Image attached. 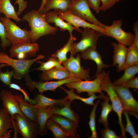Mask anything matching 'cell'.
<instances>
[{
	"instance_id": "d590c367",
	"label": "cell",
	"mask_w": 138,
	"mask_h": 138,
	"mask_svg": "<svg viewBox=\"0 0 138 138\" xmlns=\"http://www.w3.org/2000/svg\"><path fill=\"white\" fill-rule=\"evenodd\" d=\"M123 113L125 117L126 121V126L124 129L125 132H128L133 138H138V135L136 132L133 124L130 119L128 113L124 111H123Z\"/></svg>"
},
{
	"instance_id": "83f0119b",
	"label": "cell",
	"mask_w": 138,
	"mask_h": 138,
	"mask_svg": "<svg viewBox=\"0 0 138 138\" xmlns=\"http://www.w3.org/2000/svg\"><path fill=\"white\" fill-rule=\"evenodd\" d=\"M102 98L104 100L101 103L102 110L98 121L99 123L102 124L105 127H107L109 126L108 120V115L113 110L111 104L109 103L110 100L107 94L106 96L104 95Z\"/></svg>"
},
{
	"instance_id": "7bdbcfd3",
	"label": "cell",
	"mask_w": 138,
	"mask_h": 138,
	"mask_svg": "<svg viewBox=\"0 0 138 138\" xmlns=\"http://www.w3.org/2000/svg\"><path fill=\"white\" fill-rule=\"evenodd\" d=\"M27 1L24 0H16L14 5L18 4L19 9L16 12L18 16H19L22 12L26 8L27 4Z\"/></svg>"
},
{
	"instance_id": "60d3db41",
	"label": "cell",
	"mask_w": 138,
	"mask_h": 138,
	"mask_svg": "<svg viewBox=\"0 0 138 138\" xmlns=\"http://www.w3.org/2000/svg\"><path fill=\"white\" fill-rule=\"evenodd\" d=\"M88 4L90 7L91 8L97 13H99L100 11V4L101 0H87Z\"/></svg>"
},
{
	"instance_id": "ba28073f",
	"label": "cell",
	"mask_w": 138,
	"mask_h": 138,
	"mask_svg": "<svg viewBox=\"0 0 138 138\" xmlns=\"http://www.w3.org/2000/svg\"><path fill=\"white\" fill-rule=\"evenodd\" d=\"M122 25L123 21L121 19L113 20L111 25H105L104 28L105 35L114 38L118 43L129 47L133 43L134 34L124 31L121 28Z\"/></svg>"
},
{
	"instance_id": "d6986e66",
	"label": "cell",
	"mask_w": 138,
	"mask_h": 138,
	"mask_svg": "<svg viewBox=\"0 0 138 138\" xmlns=\"http://www.w3.org/2000/svg\"><path fill=\"white\" fill-rule=\"evenodd\" d=\"M45 20L47 22L54 23L56 27H59L60 31H64L67 30L68 31L70 35L72 34L74 30L80 32V31L72 25L67 22H65L58 16V11L54 10L53 11H49L45 14Z\"/></svg>"
},
{
	"instance_id": "484cf974",
	"label": "cell",
	"mask_w": 138,
	"mask_h": 138,
	"mask_svg": "<svg viewBox=\"0 0 138 138\" xmlns=\"http://www.w3.org/2000/svg\"><path fill=\"white\" fill-rule=\"evenodd\" d=\"M71 103L68 99L63 106L61 107L57 106L53 107V114L63 116L74 121L78 124L79 117L78 114L71 109Z\"/></svg>"
},
{
	"instance_id": "603a6c76",
	"label": "cell",
	"mask_w": 138,
	"mask_h": 138,
	"mask_svg": "<svg viewBox=\"0 0 138 138\" xmlns=\"http://www.w3.org/2000/svg\"><path fill=\"white\" fill-rule=\"evenodd\" d=\"M73 77L66 70L54 67L50 70L42 72L40 76L41 81H48L52 79L58 80Z\"/></svg>"
},
{
	"instance_id": "7402d4cb",
	"label": "cell",
	"mask_w": 138,
	"mask_h": 138,
	"mask_svg": "<svg viewBox=\"0 0 138 138\" xmlns=\"http://www.w3.org/2000/svg\"><path fill=\"white\" fill-rule=\"evenodd\" d=\"M13 118L4 109H0V138H9L11 134L9 130L13 128Z\"/></svg>"
},
{
	"instance_id": "f35d334b",
	"label": "cell",
	"mask_w": 138,
	"mask_h": 138,
	"mask_svg": "<svg viewBox=\"0 0 138 138\" xmlns=\"http://www.w3.org/2000/svg\"><path fill=\"white\" fill-rule=\"evenodd\" d=\"M9 87L10 88L19 90L24 95V99L26 101L30 104H36L37 102L35 98L34 99H30L26 91L18 85L14 83H11L9 85Z\"/></svg>"
},
{
	"instance_id": "52a82bcc",
	"label": "cell",
	"mask_w": 138,
	"mask_h": 138,
	"mask_svg": "<svg viewBox=\"0 0 138 138\" xmlns=\"http://www.w3.org/2000/svg\"><path fill=\"white\" fill-rule=\"evenodd\" d=\"M82 38L78 42L73 43V50L71 55L74 56L78 52H82L90 48L96 49L97 42L99 38L105 36L103 33L95 29L89 28H84L81 31Z\"/></svg>"
},
{
	"instance_id": "2e32d148",
	"label": "cell",
	"mask_w": 138,
	"mask_h": 138,
	"mask_svg": "<svg viewBox=\"0 0 138 138\" xmlns=\"http://www.w3.org/2000/svg\"><path fill=\"white\" fill-rule=\"evenodd\" d=\"M111 44L114 48L112 65L117 66V72L123 70L128 48L125 45L115 42H112Z\"/></svg>"
},
{
	"instance_id": "e575fe53",
	"label": "cell",
	"mask_w": 138,
	"mask_h": 138,
	"mask_svg": "<svg viewBox=\"0 0 138 138\" xmlns=\"http://www.w3.org/2000/svg\"><path fill=\"white\" fill-rule=\"evenodd\" d=\"M100 100H98L93 106L92 109L89 116V124L91 132V135L88 137L89 138H97L98 136L96 128L95 118L96 116V112L98 105Z\"/></svg>"
},
{
	"instance_id": "c3c4849f",
	"label": "cell",
	"mask_w": 138,
	"mask_h": 138,
	"mask_svg": "<svg viewBox=\"0 0 138 138\" xmlns=\"http://www.w3.org/2000/svg\"></svg>"
},
{
	"instance_id": "5bb4252c",
	"label": "cell",
	"mask_w": 138,
	"mask_h": 138,
	"mask_svg": "<svg viewBox=\"0 0 138 138\" xmlns=\"http://www.w3.org/2000/svg\"><path fill=\"white\" fill-rule=\"evenodd\" d=\"M59 16L63 20H65L70 24L80 31V27L83 28H89L95 29L104 34V29L97 25L89 22L73 14L68 10L65 12L58 10Z\"/></svg>"
},
{
	"instance_id": "bcb514c9",
	"label": "cell",
	"mask_w": 138,
	"mask_h": 138,
	"mask_svg": "<svg viewBox=\"0 0 138 138\" xmlns=\"http://www.w3.org/2000/svg\"><path fill=\"white\" fill-rule=\"evenodd\" d=\"M8 65L7 64L5 63H1L0 65V71H1V69L3 67H4L6 66H8Z\"/></svg>"
},
{
	"instance_id": "9c48e42d",
	"label": "cell",
	"mask_w": 138,
	"mask_h": 138,
	"mask_svg": "<svg viewBox=\"0 0 138 138\" xmlns=\"http://www.w3.org/2000/svg\"><path fill=\"white\" fill-rule=\"evenodd\" d=\"M24 78L25 84L28 86L30 91H32L36 88L38 90L39 94H42L44 92L48 90L52 91L54 92L58 87L62 85L71 82L82 80L75 77H71L56 81L37 82L32 79L29 73Z\"/></svg>"
},
{
	"instance_id": "74e56055",
	"label": "cell",
	"mask_w": 138,
	"mask_h": 138,
	"mask_svg": "<svg viewBox=\"0 0 138 138\" xmlns=\"http://www.w3.org/2000/svg\"><path fill=\"white\" fill-rule=\"evenodd\" d=\"M0 38L1 43V45L5 50L6 47L12 46L10 42L7 39L6 35L5 29L4 25L0 20Z\"/></svg>"
},
{
	"instance_id": "4dcf8cb0",
	"label": "cell",
	"mask_w": 138,
	"mask_h": 138,
	"mask_svg": "<svg viewBox=\"0 0 138 138\" xmlns=\"http://www.w3.org/2000/svg\"><path fill=\"white\" fill-rule=\"evenodd\" d=\"M123 74L112 83L114 85H122L135 77L138 72V65L130 66L124 69Z\"/></svg>"
},
{
	"instance_id": "4fadbf2b",
	"label": "cell",
	"mask_w": 138,
	"mask_h": 138,
	"mask_svg": "<svg viewBox=\"0 0 138 138\" xmlns=\"http://www.w3.org/2000/svg\"><path fill=\"white\" fill-rule=\"evenodd\" d=\"M39 50V46L37 43L31 42L15 46H12L9 52L11 58L26 60L34 57Z\"/></svg>"
},
{
	"instance_id": "30bf717a",
	"label": "cell",
	"mask_w": 138,
	"mask_h": 138,
	"mask_svg": "<svg viewBox=\"0 0 138 138\" xmlns=\"http://www.w3.org/2000/svg\"><path fill=\"white\" fill-rule=\"evenodd\" d=\"M113 86L120 99L123 111L138 119V102L134 98L129 88L122 85H113Z\"/></svg>"
},
{
	"instance_id": "8fae6325",
	"label": "cell",
	"mask_w": 138,
	"mask_h": 138,
	"mask_svg": "<svg viewBox=\"0 0 138 138\" xmlns=\"http://www.w3.org/2000/svg\"><path fill=\"white\" fill-rule=\"evenodd\" d=\"M73 14L91 23L103 28L105 25L99 21L90 9L87 0H75L68 9Z\"/></svg>"
},
{
	"instance_id": "1f68e13d",
	"label": "cell",
	"mask_w": 138,
	"mask_h": 138,
	"mask_svg": "<svg viewBox=\"0 0 138 138\" xmlns=\"http://www.w3.org/2000/svg\"><path fill=\"white\" fill-rule=\"evenodd\" d=\"M135 65H138V43L133 42L128 48L124 70Z\"/></svg>"
},
{
	"instance_id": "4316f807",
	"label": "cell",
	"mask_w": 138,
	"mask_h": 138,
	"mask_svg": "<svg viewBox=\"0 0 138 138\" xmlns=\"http://www.w3.org/2000/svg\"><path fill=\"white\" fill-rule=\"evenodd\" d=\"M76 40V38L72 34L70 35L66 43L62 48L57 50L52 56L56 58L61 64L65 62L68 59L67 56V54L68 52H71L72 51L73 43Z\"/></svg>"
},
{
	"instance_id": "ac0fdd59",
	"label": "cell",
	"mask_w": 138,
	"mask_h": 138,
	"mask_svg": "<svg viewBox=\"0 0 138 138\" xmlns=\"http://www.w3.org/2000/svg\"><path fill=\"white\" fill-rule=\"evenodd\" d=\"M57 123L70 135V138H76L78 124L62 116L52 114L49 118Z\"/></svg>"
},
{
	"instance_id": "836d02e7",
	"label": "cell",
	"mask_w": 138,
	"mask_h": 138,
	"mask_svg": "<svg viewBox=\"0 0 138 138\" xmlns=\"http://www.w3.org/2000/svg\"><path fill=\"white\" fill-rule=\"evenodd\" d=\"M36 62L40 64L38 68H34L33 70H37L44 72L50 70L54 67H56L62 70H66L63 66L55 57L52 56L45 62H42L39 60Z\"/></svg>"
},
{
	"instance_id": "8992f818",
	"label": "cell",
	"mask_w": 138,
	"mask_h": 138,
	"mask_svg": "<svg viewBox=\"0 0 138 138\" xmlns=\"http://www.w3.org/2000/svg\"><path fill=\"white\" fill-rule=\"evenodd\" d=\"M107 74L105 71H103L101 73L97 75L95 77V79L93 80L73 81L67 83L65 85L70 89L74 88L76 89V93L78 94L86 92L89 97L96 93L104 95L101 85Z\"/></svg>"
},
{
	"instance_id": "7a4b0ae2",
	"label": "cell",
	"mask_w": 138,
	"mask_h": 138,
	"mask_svg": "<svg viewBox=\"0 0 138 138\" xmlns=\"http://www.w3.org/2000/svg\"><path fill=\"white\" fill-rule=\"evenodd\" d=\"M44 56L39 54L35 58L26 60L14 59L9 57L6 53L0 52V63H5L12 67L15 74L13 77L20 80L29 73L31 66L37 60L43 59Z\"/></svg>"
},
{
	"instance_id": "ab89813d",
	"label": "cell",
	"mask_w": 138,
	"mask_h": 138,
	"mask_svg": "<svg viewBox=\"0 0 138 138\" xmlns=\"http://www.w3.org/2000/svg\"><path fill=\"white\" fill-rule=\"evenodd\" d=\"M102 138H120V136L117 135L115 132L110 129L109 126L105 127L100 131Z\"/></svg>"
},
{
	"instance_id": "44dd1931",
	"label": "cell",
	"mask_w": 138,
	"mask_h": 138,
	"mask_svg": "<svg viewBox=\"0 0 138 138\" xmlns=\"http://www.w3.org/2000/svg\"><path fill=\"white\" fill-rule=\"evenodd\" d=\"M14 97L22 113L30 120L36 121L38 108L36 105L28 103L24 100L23 96L21 95H15Z\"/></svg>"
},
{
	"instance_id": "3957f363",
	"label": "cell",
	"mask_w": 138,
	"mask_h": 138,
	"mask_svg": "<svg viewBox=\"0 0 138 138\" xmlns=\"http://www.w3.org/2000/svg\"><path fill=\"white\" fill-rule=\"evenodd\" d=\"M0 20L4 25L6 37L12 46L31 42L30 31L20 28L10 19L6 17H0Z\"/></svg>"
},
{
	"instance_id": "277c9868",
	"label": "cell",
	"mask_w": 138,
	"mask_h": 138,
	"mask_svg": "<svg viewBox=\"0 0 138 138\" xmlns=\"http://www.w3.org/2000/svg\"><path fill=\"white\" fill-rule=\"evenodd\" d=\"M13 122L14 133L13 138L17 137L19 133L24 138H36L39 135L38 128L36 121L28 118L25 115H14Z\"/></svg>"
},
{
	"instance_id": "f6af8a7d",
	"label": "cell",
	"mask_w": 138,
	"mask_h": 138,
	"mask_svg": "<svg viewBox=\"0 0 138 138\" xmlns=\"http://www.w3.org/2000/svg\"><path fill=\"white\" fill-rule=\"evenodd\" d=\"M46 0H42L41 4L38 10V11L42 13L43 8Z\"/></svg>"
},
{
	"instance_id": "ffe728a7",
	"label": "cell",
	"mask_w": 138,
	"mask_h": 138,
	"mask_svg": "<svg viewBox=\"0 0 138 138\" xmlns=\"http://www.w3.org/2000/svg\"><path fill=\"white\" fill-rule=\"evenodd\" d=\"M53 107L38 108L36 118V121L38 128L39 135L44 136L47 135V129L46 127L47 121L53 114Z\"/></svg>"
},
{
	"instance_id": "6da1fadb",
	"label": "cell",
	"mask_w": 138,
	"mask_h": 138,
	"mask_svg": "<svg viewBox=\"0 0 138 138\" xmlns=\"http://www.w3.org/2000/svg\"><path fill=\"white\" fill-rule=\"evenodd\" d=\"M22 19L27 21L31 28L30 40L32 43L35 42L43 36L55 34L58 29L47 22L45 14L36 9L27 13Z\"/></svg>"
},
{
	"instance_id": "d6a6232c",
	"label": "cell",
	"mask_w": 138,
	"mask_h": 138,
	"mask_svg": "<svg viewBox=\"0 0 138 138\" xmlns=\"http://www.w3.org/2000/svg\"><path fill=\"white\" fill-rule=\"evenodd\" d=\"M46 127L52 132L55 138H70L69 135L59 125L50 118L47 121Z\"/></svg>"
},
{
	"instance_id": "cb8c5ba5",
	"label": "cell",
	"mask_w": 138,
	"mask_h": 138,
	"mask_svg": "<svg viewBox=\"0 0 138 138\" xmlns=\"http://www.w3.org/2000/svg\"><path fill=\"white\" fill-rule=\"evenodd\" d=\"M75 0H46L43 6L42 13L45 14L50 10L67 11Z\"/></svg>"
},
{
	"instance_id": "ee69618b",
	"label": "cell",
	"mask_w": 138,
	"mask_h": 138,
	"mask_svg": "<svg viewBox=\"0 0 138 138\" xmlns=\"http://www.w3.org/2000/svg\"><path fill=\"white\" fill-rule=\"evenodd\" d=\"M122 85L125 86L129 88H130L138 89V77H134Z\"/></svg>"
},
{
	"instance_id": "7c38bea8",
	"label": "cell",
	"mask_w": 138,
	"mask_h": 138,
	"mask_svg": "<svg viewBox=\"0 0 138 138\" xmlns=\"http://www.w3.org/2000/svg\"><path fill=\"white\" fill-rule=\"evenodd\" d=\"M81 59L79 53L76 56L71 55L70 57L65 62L62 63L65 69L74 77L80 80H89V69H85L80 64Z\"/></svg>"
},
{
	"instance_id": "7dc6e473",
	"label": "cell",
	"mask_w": 138,
	"mask_h": 138,
	"mask_svg": "<svg viewBox=\"0 0 138 138\" xmlns=\"http://www.w3.org/2000/svg\"><path fill=\"white\" fill-rule=\"evenodd\" d=\"M121 0H116L117 2H118L120 1Z\"/></svg>"
},
{
	"instance_id": "8d00e7d4",
	"label": "cell",
	"mask_w": 138,
	"mask_h": 138,
	"mask_svg": "<svg viewBox=\"0 0 138 138\" xmlns=\"http://www.w3.org/2000/svg\"><path fill=\"white\" fill-rule=\"evenodd\" d=\"M14 74L15 72L13 69L11 71H9L8 68L5 72L0 71V80L4 84L9 86L12 83L11 78Z\"/></svg>"
},
{
	"instance_id": "f546056e",
	"label": "cell",
	"mask_w": 138,
	"mask_h": 138,
	"mask_svg": "<svg viewBox=\"0 0 138 138\" xmlns=\"http://www.w3.org/2000/svg\"><path fill=\"white\" fill-rule=\"evenodd\" d=\"M62 88L66 93L67 95V98L70 103L74 100L77 99L80 100L86 104L93 106L95 104L94 101L95 99H100L104 96L101 94L99 96H97L94 93L88 98H84L80 97L75 93L74 92L75 89L74 88H71L70 90H68L63 88Z\"/></svg>"
},
{
	"instance_id": "f1b7e54d",
	"label": "cell",
	"mask_w": 138,
	"mask_h": 138,
	"mask_svg": "<svg viewBox=\"0 0 138 138\" xmlns=\"http://www.w3.org/2000/svg\"><path fill=\"white\" fill-rule=\"evenodd\" d=\"M4 15L6 17L13 19L18 22L22 21L17 15L14 6L10 0H0V14Z\"/></svg>"
},
{
	"instance_id": "9a60e30c",
	"label": "cell",
	"mask_w": 138,
	"mask_h": 138,
	"mask_svg": "<svg viewBox=\"0 0 138 138\" xmlns=\"http://www.w3.org/2000/svg\"><path fill=\"white\" fill-rule=\"evenodd\" d=\"M0 98L2 102L5 111L10 114L14 119L15 114L24 115L20 109L17 101L11 91L2 90L0 93Z\"/></svg>"
},
{
	"instance_id": "5b68a950",
	"label": "cell",
	"mask_w": 138,
	"mask_h": 138,
	"mask_svg": "<svg viewBox=\"0 0 138 138\" xmlns=\"http://www.w3.org/2000/svg\"><path fill=\"white\" fill-rule=\"evenodd\" d=\"M102 91L106 92L108 96L114 111L117 114L118 117V123L121 128V138H126L124 132V126L123 124L122 114L123 108L122 103L117 94L114 89L109 76V72L108 71L107 74L103 80L101 85Z\"/></svg>"
},
{
	"instance_id": "b9f144b4",
	"label": "cell",
	"mask_w": 138,
	"mask_h": 138,
	"mask_svg": "<svg viewBox=\"0 0 138 138\" xmlns=\"http://www.w3.org/2000/svg\"><path fill=\"white\" fill-rule=\"evenodd\" d=\"M102 5L101 10L105 11L114 6L117 3L116 0H101Z\"/></svg>"
},
{
	"instance_id": "d4e9b609",
	"label": "cell",
	"mask_w": 138,
	"mask_h": 138,
	"mask_svg": "<svg viewBox=\"0 0 138 138\" xmlns=\"http://www.w3.org/2000/svg\"><path fill=\"white\" fill-rule=\"evenodd\" d=\"M35 99L37 102L36 105L38 108L55 106L61 107L64 105L68 99L67 96L63 98L55 99L47 97L42 94L38 95Z\"/></svg>"
},
{
	"instance_id": "e0dca14e",
	"label": "cell",
	"mask_w": 138,
	"mask_h": 138,
	"mask_svg": "<svg viewBox=\"0 0 138 138\" xmlns=\"http://www.w3.org/2000/svg\"><path fill=\"white\" fill-rule=\"evenodd\" d=\"M82 57L85 60H91L93 61L96 64L97 70L93 78H95L98 74L101 73L104 68H108L113 66V65H108L105 63L102 60L100 53L96 50L93 48H88L81 52Z\"/></svg>"
}]
</instances>
